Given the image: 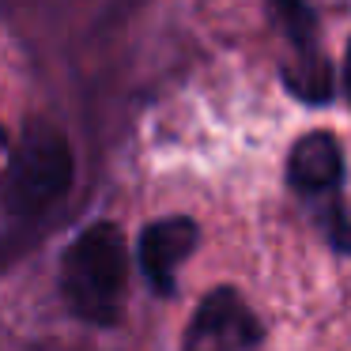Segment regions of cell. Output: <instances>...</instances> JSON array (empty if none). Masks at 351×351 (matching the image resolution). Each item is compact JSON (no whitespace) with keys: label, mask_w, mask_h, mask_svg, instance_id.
Returning <instances> with one entry per match:
<instances>
[{"label":"cell","mask_w":351,"mask_h":351,"mask_svg":"<svg viewBox=\"0 0 351 351\" xmlns=\"http://www.w3.org/2000/svg\"><path fill=\"white\" fill-rule=\"evenodd\" d=\"M61 295L80 321L110 328L125 313L129 295V245L121 227L91 223L61 257Z\"/></svg>","instance_id":"cell-1"},{"label":"cell","mask_w":351,"mask_h":351,"mask_svg":"<svg viewBox=\"0 0 351 351\" xmlns=\"http://www.w3.org/2000/svg\"><path fill=\"white\" fill-rule=\"evenodd\" d=\"M72 178H76V159L69 140L53 125H31L4 174V208L19 219L42 215L72 189Z\"/></svg>","instance_id":"cell-2"},{"label":"cell","mask_w":351,"mask_h":351,"mask_svg":"<svg viewBox=\"0 0 351 351\" xmlns=\"http://www.w3.org/2000/svg\"><path fill=\"white\" fill-rule=\"evenodd\" d=\"M261 343V321L234 287H215L193 313L185 351H250Z\"/></svg>","instance_id":"cell-3"},{"label":"cell","mask_w":351,"mask_h":351,"mask_svg":"<svg viewBox=\"0 0 351 351\" xmlns=\"http://www.w3.org/2000/svg\"><path fill=\"white\" fill-rule=\"evenodd\" d=\"M197 242H200V227L189 215H167V219H155L140 230L136 261L155 295H174L178 268L189 261Z\"/></svg>","instance_id":"cell-4"},{"label":"cell","mask_w":351,"mask_h":351,"mask_svg":"<svg viewBox=\"0 0 351 351\" xmlns=\"http://www.w3.org/2000/svg\"><path fill=\"white\" fill-rule=\"evenodd\" d=\"M287 182L302 197H328L343 182V147L332 132H306L287 155Z\"/></svg>","instance_id":"cell-5"},{"label":"cell","mask_w":351,"mask_h":351,"mask_svg":"<svg viewBox=\"0 0 351 351\" xmlns=\"http://www.w3.org/2000/svg\"><path fill=\"white\" fill-rule=\"evenodd\" d=\"M283 87H287L295 99L310 102V106H325V102L332 99V72H328L325 53L295 57V64L283 69Z\"/></svg>","instance_id":"cell-6"},{"label":"cell","mask_w":351,"mask_h":351,"mask_svg":"<svg viewBox=\"0 0 351 351\" xmlns=\"http://www.w3.org/2000/svg\"><path fill=\"white\" fill-rule=\"evenodd\" d=\"M272 8H276V19H280L283 34L295 42L298 57L321 53L317 49V16H313V8L306 0H272Z\"/></svg>","instance_id":"cell-7"},{"label":"cell","mask_w":351,"mask_h":351,"mask_svg":"<svg viewBox=\"0 0 351 351\" xmlns=\"http://www.w3.org/2000/svg\"><path fill=\"white\" fill-rule=\"evenodd\" d=\"M0 147H4V129H0Z\"/></svg>","instance_id":"cell-8"}]
</instances>
